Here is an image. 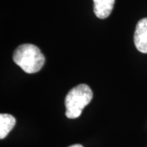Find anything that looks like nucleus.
Masks as SVG:
<instances>
[{
	"label": "nucleus",
	"mask_w": 147,
	"mask_h": 147,
	"mask_svg": "<svg viewBox=\"0 0 147 147\" xmlns=\"http://www.w3.org/2000/svg\"><path fill=\"white\" fill-rule=\"evenodd\" d=\"M115 0H93L94 13L100 19H105L110 16L114 8Z\"/></svg>",
	"instance_id": "4"
},
{
	"label": "nucleus",
	"mask_w": 147,
	"mask_h": 147,
	"mask_svg": "<svg viewBox=\"0 0 147 147\" xmlns=\"http://www.w3.org/2000/svg\"><path fill=\"white\" fill-rule=\"evenodd\" d=\"M16 124V119L8 114L0 115V138H5Z\"/></svg>",
	"instance_id": "5"
},
{
	"label": "nucleus",
	"mask_w": 147,
	"mask_h": 147,
	"mask_svg": "<svg viewBox=\"0 0 147 147\" xmlns=\"http://www.w3.org/2000/svg\"><path fill=\"white\" fill-rule=\"evenodd\" d=\"M69 147H84L82 145H79V144H76V145H73V146H70Z\"/></svg>",
	"instance_id": "6"
},
{
	"label": "nucleus",
	"mask_w": 147,
	"mask_h": 147,
	"mask_svg": "<svg viewBox=\"0 0 147 147\" xmlns=\"http://www.w3.org/2000/svg\"><path fill=\"white\" fill-rule=\"evenodd\" d=\"M92 92L87 84H79L69 92L65 99V115L68 119H76L81 115L84 108L92 99Z\"/></svg>",
	"instance_id": "2"
},
{
	"label": "nucleus",
	"mask_w": 147,
	"mask_h": 147,
	"mask_svg": "<svg viewBox=\"0 0 147 147\" xmlns=\"http://www.w3.org/2000/svg\"><path fill=\"white\" fill-rule=\"evenodd\" d=\"M12 58L14 62L27 74L39 71L45 62V58L40 49L30 43H25L16 47Z\"/></svg>",
	"instance_id": "1"
},
{
	"label": "nucleus",
	"mask_w": 147,
	"mask_h": 147,
	"mask_svg": "<svg viewBox=\"0 0 147 147\" xmlns=\"http://www.w3.org/2000/svg\"><path fill=\"white\" fill-rule=\"evenodd\" d=\"M134 43L139 52L147 53V17L137 23L134 33Z\"/></svg>",
	"instance_id": "3"
}]
</instances>
